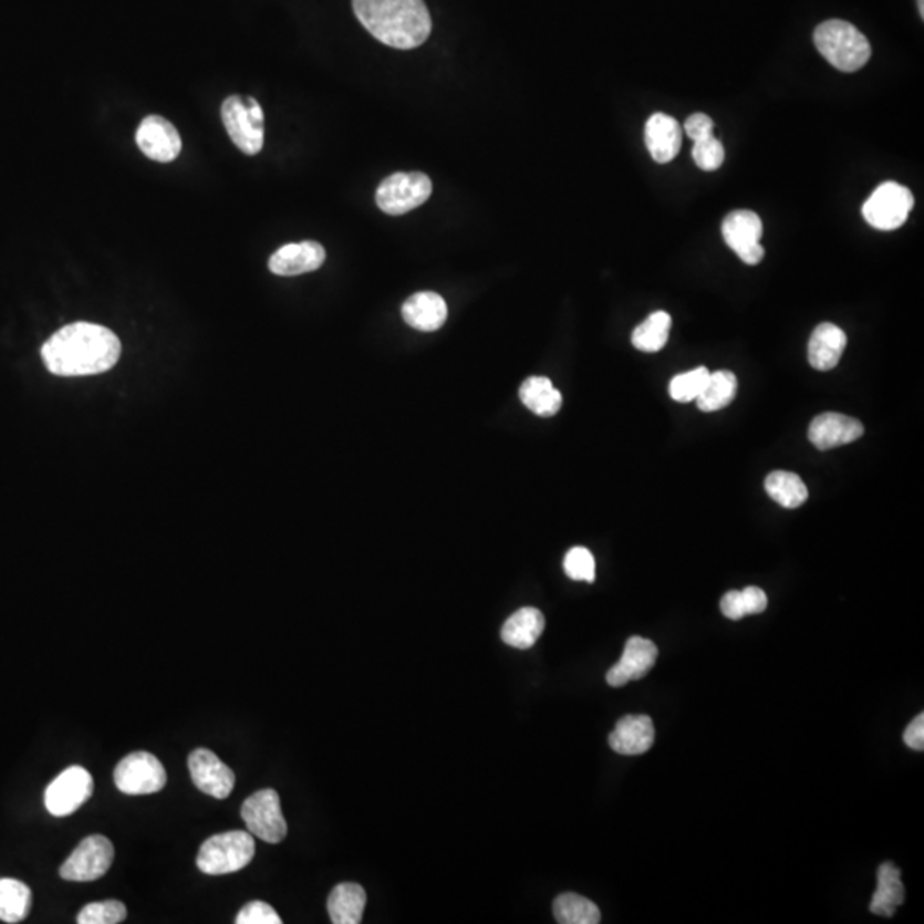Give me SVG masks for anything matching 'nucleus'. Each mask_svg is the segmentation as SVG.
Listing matches in <instances>:
<instances>
[{
    "instance_id": "1",
    "label": "nucleus",
    "mask_w": 924,
    "mask_h": 924,
    "mask_svg": "<svg viewBox=\"0 0 924 924\" xmlns=\"http://www.w3.org/2000/svg\"><path fill=\"white\" fill-rule=\"evenodd\" d=\"M117 334L103 325L74 322L55 332L42 347L49 372L59 377H86L114 368L121 360Z\"/></svg>"
},
{
    "instance_id": "2",
    "label": "nucleus",
    "mask_w": 924,
    "mask_h": 924,
    "mask_svg": "<svg viewBox=\"0 0 924 924\" xmlns=\"http://www.w3.org/2000/svg\"><path fill=\"white\" fill-rule=\"evenodd\" d=\"M353 11L372 37L393 49H416L432 33L430 11L423 0H353Z\"/></svg>"
},
{
    "instance_id": "3",
    "label": "nucleus",
    "mask_w": 924,
    "mask_h": 924,
    "mask_svg": "<svg viewBox=\"0 0 924 924\" xmlns=\"http://www.w3.org/2000/svg\"><path fill=\"white\" fill-rule=\"evenodd\" d=\"M813 40L820 55L842 72L860 71L872 58L866 37L848 21H826L817 27Z\"/></svg>"
},
{
    "instance_id": "4",
    "label": "nucleus",
    "mask_w": 924,
    "mask_h": 924,
    "mask_svg": "<svg viewBox=\"0 0 924 924\" xmlns=\"http://www.w3.org/2000/svg\"><path fill=\"white\" fill-rule=\"evenodd\" d=\"M256 856V841L250 832L231 830L212 835L200 845L197 868L206 875H228L240 872Z\"/></svg>"
},
{
    "instance_id": "5",
    "label": "nucleus",
    "mask_w": 924,
    "mask_h": 924,
    "mask_svg": "<svg viewBox=\"0 0 924 924\" xmlns=\"http://www.w3.org/2000/svg\"><path fill=\"white\" fill-rule=\"evenodd\" d=\"M221 121L235 146L256 156L264 146V112L257 100L233 95L221 105Z\"/></svg>"
},
{
    "instance_id": "6",
    "label": "nucleus",
    "mask_w": 924,
    "mask_h": 924,
    "mask_svg": "<svg viewBox=\"0 0 924 924\" xmlns=\"http://www.w3.org/2000/svg\"><path fill=\"white\" fill-rule=\"evenodd\" d=\"M432 180L419 172H399L378 185L375 203L385 215L401 216L427 203Z\"/></svg>"
},
{
    "instance_id": "7",
    "label": "nucleus",
    "mask_w": 924,
    "mask_h": 924,
    "mask_svg": "<svg viewBox=\"0 0 924 924\" xmlns=\"http://www.w3.org/2000/svg\"><path fill=\"white\" fill-rule=\"evenodd\" d=\"M914 206L913 193L897 181H885L873 190L863 205V216L868 225L876 230H897L910 218Z\"/></svg>"
},
{
    "instance_id": "8",
    "label": "nucleus",
    "mask_w": 924,
    "mask_h": 924,
    "mask_svg": "<svg viewBox=\"0 0 924 924\" xmlns=\"http://www.w3.org/2000/svg\"><path fill=\"white\" fill-rule=\"evenodd\" d=\"M242 819L250 834L269 844H278L288 834L287 820L281 811L280 795L274 789L253 792L242 804Z\"/></svg>"
},
{
    "instance_id": "9",
    "label": "nucleus",
    "mask_w": 924,
    "mask_h": 924,
    "mask_svg": "<svg viewBox=\"0 0 924 924\" xmlns=\"http://www.w3.org/2000/svg\"><path fill=\"white\" fill-rule=\"evenodd\" d=\"M114 779L124 795H153L165 788L166 770L155 755L136 751L118 762Z\"/></svg>"
},
{
    "instance_id": "10",
    "label": "nucleus",
    "mask_w": 924,
    "mask_h": 924,
    "mask_svg": "<svg viewBox=\"0 0 924 924\" xmlns=\"http://www.w3.org/2000/svg\"><path fill=\"white\" fill-rule=\"evenodd\" d=\"M114 844L105 835H90L72 851L61 866V876L69 882H91L108 872L114 863Z\"/></svg>"
},
{
    "instance_id": "11",
    "label": "nucleus",
    "mask_w": 924,
    "mask_h": 924,
    "mask_svg": "<svg viewBox=\"0 0 924 924\" xmlns=\"http://www.w3.org/2000/svg\"><path fill=\"white\" fill-rule=\"evenodd\" d=\"M93 795V778L84 767L72 766L59 774L45 791V807L53 817L72 816Z\"/></svg>"
},
{
    "instance_id": "12",
    "label": "nucleus",
    "mask_w": 924,
    "mask_h": 924,
    "mask_svg": "<svg viewBox=\"0 0 924 924\" xmlns=\"http://www.w3.org/2000/svg\"><path fill=\"white\" fill-rule=\"evenodd\" d=\"M762 231V219L754 211H733L723 221L725 242L748 266L759 264L764 259Z\"/></svg>"
},
{
    "instance_id": "13",
    "label": "nucleus",
    "mask_w": 924,
    "mask_h": 924,
    "mask_svg": "<svg viewBox=\"0 0 924 924\" xmlns=\"http://www.w3.org/2000/svg\"><path fill=\"white\" fill-rule=\"evenodd\" d=\"M136 143L144 156L158 163L174 162L181 152L177 127L162 115L143 118L137 127Z\"/></svg>"
},
{
    "instance_id": "14",
    "label": "nucleus",
    "mask_w": 924,
    "mask_h": 924,
    "mask_svg": "<svg viewBox=\"0 0 924 924\" xmlns=\"http://www.w3.org/2000/svg\"><path fill=\"white\" fill-rule=\"evenodd\" d=\"M190 778L197 789L209 797L225 800L235 788V774L208 748H197L189 757Z\"/></svg>"
},
{
    "instance_id": "15",
    "label": "nucleus",
    "mask_w": 924,
    "mask_h": 924,
    "mask_svg": "<svg viewBox=\"0 0 924 924\" xmlns=\"http://www.w3.org/2000/svg\"><path fill=\"white\" fill-rule=\"evenodd\" d=\"M657 645L650 639L631 637L626 641L622 660L606 675L610 687H623L626 683L644 678L657 661Z\"/></svg>"
},
{
    "instance_id": "16",
    "label": "nucleus",
    "mask_w": 924,
    "mask_h": 924,
    "mask_svg": "<svg viewBox=\"0 0 924 924\" xmlns=\"http://www.w3.org/2000/svg\"><path fill=\"white\" fill-rule=\"evenodd\" d=\"M864 428L856 418L839 415V413H823L811 422L808 438L820 450L848 446L851 442L863 437Z\"/></svg>"
},
{
    "instance_id": "17",
    "label": "nucleus",
    "mask_w": 924,
    "mask_h": 924,
    "mask_svg": "<svg viewBox=\"0 0 924 924\" xmlns=\"http://www.w3.org/2000/svg\"><path fill=\"white\" fill-rule=\"evenodd\" d=\"M324 262V247L307 240L302 243H288L276 250L269 259V269L276 276H299L318 271Z\"/></svg>"
},
{
    "instance_id": "18",
    "label": "nucleus",
    "mask_w": 924,
    "mask_h": 924,
    "mask_svg": "<svg viewBox=\"0 0 924 924\" xmlns=\"http://www.w3.org/2000/svg\"><path fill=\"white\" fill-rule=\"evenodd\" d=\"M654 739H656V731H654L653 719L644 714H639V716L631 714L616 723L608 741L616 754L642 755L653 748Z\"/></svg>"
},
{
    "instance_id": "19",
    "label": "nucleus",
    "mask_w": 924,
    "mask_h": 924,
    "mask_svg": "<svg viewBox=\"0 0 924 924\" xmlns=\"http://www.w3.org/2000/svg\"><path fill=\"white\" fill-rule=\"evenodd\" d=\"M645 144L656 163H669L682 147L683 128L675 117L654 114L645 124Z\"/></svg>"
},
{
    "instance_id": "20",
    "label": "nucleus",
    "mask_w": 924,
    "mask_h": 924,
    "mask_svg": "<svg viewBox=\"0 0 924 924\" xmlns=\"http://www.w3.org/2000/svg\"><path fill=\"white\" fill-rule=\"evenodd\" d=\"M447 303L440 294L434 291H422L413 294L403 305V319L413 329L423 332H434L446 324Z\"/></svg>"
},
{
    "instance_id": "21",
    "label": "nucleus",
    "mask_w": 924,
    "mask_h": 924,
    "mask_svg": "<svg viewBox=\"0 0 924 924\" xmlns=\"http://www.w3.org/2000/svg\"><path fill=\"white\" fill-rule=\"evenodd\" d=\"M848 338L845 332L838 325L823 322L817 325L808 343V362L816 370H832L838 366L842 353H844Z\"/></svg>"
},
{
    "instance_id": "22",
    "label": "nucleus",
    "mask_w": 924,
    "mask_h": 924,
    "mask_svg": "<svg viewBox=\"0 0 924 924\" xmlns=\"http://www.w3.org/2000/svg\"><path fill=\"white\" fill-rule=\"evenodd\" d=\"M543 613L536 608H521L502 626V641L517 650H529L543 634Z\"/></svg>"
},
{
    "instance_id": "23",
    "label": "nucleus",
    "mask_w": 924,
    "mask_h": 924,
    "mask_svg": "<svg viewBox=\"0 0 924 924\" xmlns=\"http://www.w3.org/2000/svg\"><path fill=\"white\" fill-rule=\"evenodd\" d=\"M366 905V892L359 883H340L329 895L328 911L334 924H359Z\"/></svg>"
},
{
    "instance_id": "24",
    "label": "nucleus",
    "mask_w": 924,
    "mask_h": 924,
    "mask_svg": "<svg viewBox=\"0 0 924 924\" xmlns=\"http://www.w3.org/2000/svg\"><path fill=\"white\" fill-rule=\"evenodd\" d=\"M904 899V885L899 868L894 863H883L879 868V885L870 902V911L879 916L892 917Z\"/></svg>"
},
{
    "instance_id": "25",
    "label": "nucleus",
    "mask_w": 924,
    "mask_h": 924,
    "mask_svg": "<svg viewBox=\"0 0 924 924\" xmlns=\"http://www.w3.org/2000/svg\"><path fill=\"white\" fill-rule=\"evenodd\" d=\"M519 396L529 412L543 418L557 415L562 408V394L559 390H554L550 378L547 377L526 378Z\"/></svg>"
},
{
    "instance_id": "26",
    "label": "nucleus",
    "mask_w": 924,
    "mask_h": 924,
    "mask_svg": "<svg viewBox=\"0 0 924 924\" xmlns=\"http://www.w3.org/2000/svg\"><path fill=\"white\" fill-rule=\"evenodd\" d=\"M736 391H738V381L735 374L728 370H719L714 372L707 378L706 387L702 390L700 396L697 397L698 409L706 413L719 412L726 408L735 399Z\"/></svg>"
},
{
    "instance_id": "27",
    "label": "nucleus",
    "mask_w": 924,
    "mask_h": 924,
    "mask_svg": "<svg viewBox=\"0 0 924 924\" xmlns=\"http://www.w3.org/2000/svg\"><path fill=\"white\" fill-rule=\"evenodd\" d=\"M766 490L774 502L786 509H798L807 502L808 498L807 485L795 473H770L766 478Z\"/></svg>"
},
{
    "instance_id": "28",
    "label": "nucleus",
    "mask_w": 924,
    "mask_h": 924,
    "mask_svg": "<svg viewBox=\"0 0 924 924\" xmlns=\"http://www.w3.org/2000/svg\"><path fill=\"white\" fill-rule=\"evenodd\" d=\"M669 331H672V315L657 310L635 328L632 344L644 353H657L668 343Z\"/></svg>"
},
{
    "instance_id": "29",
    "label": "nucleus",
    "mask_w": 924,
    "mask_h": 924,
    "mask_svg": "<svg viewBox=\"0 0 924 924\" xmlns=\"http://www.w3.org/2000/svg\"><path fill=\"white\" fill-rule=\"evenodd\" d=\"M31 910V891L27 883L0 879V920L20 923Z\"/></svg>"
},
{
    "instance_id": "30",
    "label": "nucleus",
    "mask_w": 924,
    "mask_h": 924,
    "mask_svg": "<svg viewBox=\"0 0 924 924\" xmlns=\"http://www.w3.org/2000/svg\"><path fill=\"white\" fill-rule=\"evenodd\" d=\"M554 920L562 924H598L600 907L593 901L579 894H562L553 902Z\"/></svg>"
},
{
    "instance_id": "31",
    "label": "nucleus",
    "mask_w": 924,
    "mask_h": 924,
    "mask_svg": "<svg viewBox=\"0 0 924 924\" xmlns=\"http://www.w3.org/2000/svg\"><path fill=\"white\" fill-rule=\"evenodd\" d=\"M767 604H769V600H767V594L764 593L762 589L750 585V588H745L744 591L726 593L720 600V612L726 619L741 620L747 615H759V613L766 612Z\"/></svg>"
},
{
    "instance_id": "32",
    "label": "nucleus",
    "mask_w": 924,
    "mask_h": 924,
    "mask_svg": "<svg viewBox=\"0 0 924 924\" xmlns=\"http://www.w3.org/2000/svg\"><path fill=\"white\" fill-rule=\"evenodd\" d=\"M710 372L706 366H697L687 374H679L669 382V396L676 403H691L700 396L702 390L706 387Z\"/></svg>"
},
{
    "instance_id": "33",
    "label": "nucleus",
    "mask_w": 924,
    "mask_h": 924,
    "mask_svg": "<svg viewBox=\"0 0 924 924\" xmlns=\"http://www.w3.org/2000/svg\"><path fill=\"white\" fill-rule=\"evenodd\" d=\"M127 917V910L121 901L93 902L84 905L77 914L80 924H117Z\"/></svg>"
},
{
    "instance_id": "34",
    "label": "nucleus",
    "mask_w": 924,
    "mask_h": 924,
    "mask_svg": "<svg viewBox=\"0 0 924 924\" xmlns=\"http://www.w3.org/2000/svg\"><path fill=\"white\" fill-rule=\"evenodd\" d=\"M563 570L572 581L594 582L596 579V562L588 548L575 547L569 550L563 560Z\"/></svg>"
},
{
    "instance_id": "35",
    "label": "nucleus",
    "mask_w": 924,
    "mask_h": 924,
    "mask_svg": "<svg viewBox=\"0 0 924 924\" xmlns=\"http://www.w3.org/2000/svg\"><path fill=\"white\" fill-rule=\"evenodd\" d=\"M695 165L704 172H714L725 163V147L719 139L709 136L706 139L695 141L692 149Z\"/></svg>"
},
{
    "instance_id": "36",
    "label": "nucleus",
    "mask_w": 924,
    "mask_h": 924,
    "mask_svg": "<svg viewBox=\"0 0 924 924\" xmlns=\"http://www.w3.org/2000/svg\"><path fill=\"white\" fill-rule=\"evenodd\" d=\"M237 924H281V917L278 916L271 905L266 902L253 901L247 904L240 913H238Z\"/></svg>"
},
{
    "instance_id": "37",
    "label": "nucleus",
    "mask_w": 924,
    "mask_h": 924,
    "mask_svg": "<svg viewBox=\"0 0 924 924\" xmlns=\"http://www.w3.org/2000/svg\"><path fill=\"white\" fill-rule=\"evenodd\" d=\"M714 122L706 114H694L685 122V133L691 139L700 141L713 136Z\"/></svg>"
},
{
    "instance_id": "38",
    "label": "nucleus",
    "mask_w": 924,
    "mask_h": 924,
    "mask_svg": "<svg viewBox=\"0 0 924 924\" xmlns=\"http://www.w3.org/2000/svg\"><path fill=\"white\" fill-rule=\"evenodd\" d=\"M904 744L907 747L913 748L916 751L924 750V716L920 714V716L914 717L913 723H911L904 731Z\"/></svg>"
},
{
    "instance_id": "39",
    "label": "nucleus",
    "mask_w": 924,
    "mask_h": 924,
    "mask_svg": "<svg viewBox=\"0 0 924 924\" xmlns=\"http://www.w3.org/2000/svg\"><path fill=\"white\" fill-rule=\"evenodd\" d=\"M917 6H920L921 18H924V0H917Z\"/></svg>"
}]
</instances>
